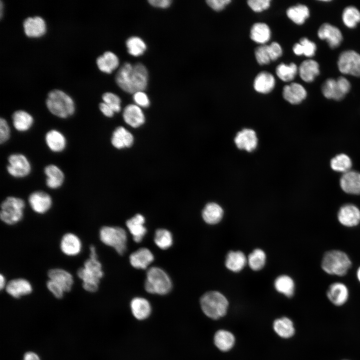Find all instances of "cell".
<instances>
[{
    "label": "cell",
    "instance_id": "obj_6",
    "mask_svg": "<svg viewBox=\"0 0 360 360\" xmlns=\"http://www.w3.org/2000/svg\"><path fill=\"white\" fill-rule=\"evenodd\" d=\"M200 304L203 312L207 316L216 320L226 314L228 303L221 293L210 291L202 296Z\"/></svg>",
    "mask_w": 360,
    "mask_h": 360
},
{
    "label": "cell",
    "instance_id": "obj_49",
    "mask_svg": "<svg viewBox=\"0 0 360 360\" xmlns=\"http://www.w3.org/2000/svg\"><path fill=\"white\" fill-rule=\"evenodd\" d=\"M254 54L257 62L260 65L268 64L271 61L268 45L262 44L257 47Z\"/></svg>",
    "mask_w": 360,
    "mask_h": 360
},
{
    "label": "cell",
    "instance_id": "obj_13",
    "mask_svg": "<svg viewBox=\"0 0 360 360\" xmlns=\"http://www.w3.org/2000/svg\"><path fill=\"white\" fill-rule=\"evenodd\" d=\"M318 37L328 42L331 48L339 46L342 41V34L336 26L329 23H324L318 30Z\"/></svg>",
    "mask_w": 360,
    "mask_h": 360
},
{
    "label": "cell",
    "instance_id": "obj_35",
    "mask_svg": "<svg viewBox=\"0 0 360 360\" xmlns=\"http://www.w3.org/2000/svg\"><path fill=\"white\" fill-rule=\"evenodd\" d=\"M270 28L265 23H255L250 29V38L258 44H264L267 42L270 39Z\"/></svg>",
    "mask_w": 360,
    "mask_h": 360
},
{
    "label": "cell",
    "instance_id": "obj_30",
    "mask_svg": "<svg viewBox=\"0 0 360 360\" xmlns=\"http://www.w3.org/2000/svg\"><path fill=\"white\" fill-rule=\"evenodd\" d=\"M275 86V79L270 72L263 71L260 72L254 82V89L258 92L268 94L270 92Z\"/></svg>",
    "mask_w": 360,
    "mask_h": 360
},
{
    "label": "cell",
    "instance_id": "obj_25",
    "mask_svg": "<svg viewBox=\"0 0 360 360\" xmlns=\"http://www.w3.org/2000/svg\"><path fill=\"white\" fill-rule=\"evenodd\" d=\"M48 276L63 288L65 292H69L74 284L72 276L68 271L60 268H54L48 270Z\"/></svg>",
    "mask_w": 360,
    "mask_h": 360
},
{
    "label": "cell",
    "instance_id": "obj_3",
    "mask_svg": "<svg viewBox=\"0 0 360 360\" xmlns=\"http://www.w3.org/2000/svg\"><path fill=\"white\" fill-rule=\"evenodd\" d=\"M46 106L54 115L66 118L72 116L75 112L74 103L72 99L66 93L59 90L50 91L46 100Z\"/></svg>",
    "mask_w": 360,
    "mask_h": 360
},
{
    "label": "cell",
    "instance_id": "obj_12",
    "mask_svg": "<svg viewBox=\"0 0 360 360\" xmlns=\"http://www.w3.org/2000/svg\"><path fill=\"white\" fill-rule=\"evenodd\" d=\"M340 223L346 227H354L360 222V210L356 205L347 204L342 206L338 212Z\"/></svg>",
    "mask_w": 360,
    "mask_h": 360
},
{
    "label": "cell",
    "instance_id": "obj_27",
    "mask_svg": "<svg viewBox=\"0 0 360 360\" xmlns=\"http://www.w3.org/2000/svg\"><path fill=\"white\" fill-rule=\"evenodd\" d=\"M130 308L134 316L138 320L146 319L152 312L150 302L142 297H135L132 298L130 303Z\"/></svg>",
    "mask_w": 360,
    "mask_h": 360
},
{
    "label": "cell",
    "instance_id": "obj_31",
    "mask_svg": "<svg viewBox=\"0 0 360 360\" xmlns=\"http://www.w3.org/2000/svg\"><path fill=\"white\" fill-rule=\"evenodd\" d=\"M298 71L304 81L310 82L320 74V66L316 60H306L300 64Z\"/></svg>",
    "mask_w": 360,
    "mask_h": 360
},
{
    "label": "cell",
    "instance_id": "obj_61",
    "mask_svg": "<svg viewBox=\"0 0 360 360\" xmlns=\"http://www.w3.org/2000/svg\"><path fill=\"white\" fill-rule=\"evenodd\" d=\"M2 8H3V4L2 1H0V18L2 17Z\"/></svg>",
    "mask_w": 360,
    "mask_h": 360
},
{
    "label": "cell",
    "instance_id": "obj_38",
    "mask_svg": "<svg viewBox=\"0 0 360 360\" xmlns=\"http://www.w3.org/2000/svg\"><path fill=\"white\" fill-rule=\"evenodd\" d=\"M273 326L276 332L283 338H290L295 332L292 322L286 317L276 320Z\"/></svg>",
    "mask_w": 360,
    "mask_h": 360
},
{
    "label": "cell",
    "instance_id": "obj_9",
    "mask_svg": "<svg viewBox=\"0 0 360 360\" xmlns=\"http://www.w3.org/2000/svg\"><path fill=\"white\" fill-rule=\"evenodd\" d=\"M350 83L344 76H340L336 79L329 78L322 84V92L324 97L336 100H342L350 92Z\"/></svg>",
    "mask_w": 360,
    "mask_h": 360
},
{
    "label": "cell",
    "instance_id": "obj_62",
    "mask_svg": "<svg viewBox=\"0 0 360 360\" xmlns=\"http://www.w3.org/2000/svg\"></svg>",
    "mask_w": 360,
    "mask_h": 360
},
{
    "label": "cell",
    "instance_id": "obj_17",
    "mask_svg": "<svg viewBox=\"0 0 360 360\" xmlns=\"http://www.w3.org/2000/svg\"><path fill=\"white\" fill-rule=\"evenodd\" d=\"M340 186L345 192L351 194H360V173L350 170L344 173L340 180Z\"/></svg>",
    "mask_w": 360,
    "mask_h": 360
},
{
    "label": "cell",
    "instance_id": "obj_15",
    "mask_svg": "<svg viewBox=\"0 0 360 360\" xmlns=\"http://www.w3.org/2000/svg\"><path fill=\"white\" fill-rule=\"evenodd\" d=\"M328 300L336 306H342L348 300V289L346 286L340 282L332 284L326 292Z\"/></svg>",
    "mask_w": 360,
    "mask_h": 360
},
{
    "label": "cell",
    "instance_id": "obj_52",
    "mask_svg": "<svg viewBox=\"0 0 360 360\" xmlns=\"http://www.w3.org/2000/svg\"><path fill=\"white\" fill-rule=\"evenodd\" d=\"M133 98L136 104L140 107L148 108L150 106V100L144 91H139L134 94Z\"/></svg>",
    "mask_w": 360,
    "mask_h": 360
},
{
    "label": "cell",
    "instance_id": "obj_23",
    "mask_svg": "<svg viewBox=\"0 0 360 360\" xmlns=\"http://www.w3.org/2000/svg\"><path fill=\"white\" fill-rule=\"evenodd\" d=\"M284 98L292 104L300 103L306 97L307 92L304 88L300 84L292 82L283 88Z\"/></svg>",
    "mask_w": 360,
    "mask_h": 360
},
{
    "label": "cell",
    "instance_id": "obj_40",
    "mask_svg": "<svg viewBox=\"0 0 360 360\" xmlns=\"http://www.w3.org/2000/svg\"><path fill=\"white\" fill-rule=\"evenodd\" d=\"M294 52L297 56L304 55L307 57L313 56L316 50V46L314 42L306 38H302L299 42L293 46Z\"/></svg>",
    "mask_w": 360,
    "mask_h": 360
},
{
    "label": "cell",
    "instance_id": "obj_11",
    "mask_svg": "<svg viewBox=\"0 0 360 360\" xmlns=\"http://www.w3.org/2000/svg\"><path fill=\"white\" fill-rule=\"evenodd\" d=\"M8 163L7 172L14 178H24L31 172L32 166L29 160L22 154H12L9 156Z\"/></svg>",
    "mask_w": 360,
    "mask_h": 360
},
{
    "label": "cell",
    "instance_id": "obj_58",
    "mask_svg": "<svg viewBox=\"0 0 360 360\" xmlns=\"http://www.w3.org/2000/svg\"><path fill=\"white\" fill-rule=\"evenodd\" d=\"M23 360H40L38 355L33 352H28L24 356Z\"/></svg>",
    "mask_w": 360,
    "mask_h": 360
},
{
    "label": "cell",
    "instance_id": "obj_16",
    "mask_svg": "<svg viewBox=\"0 0 360 360\" xmlns=\"http://www.w3.org/2000/svg\"><path fill=\"white\" fill-rule=\"evenodd\" d=\"M5 289L9 295L15 298L28 295L32 291L31 284L24 278L11 280L6 284Z\"/></svg>",
    "mask_w": 360,
    "mask_h": 360
},
{
    "label": "cell",
    "instance_id": "obj_5",
    "mask_svg": "<svg viewBox=\"0 0 360 360\" xmlns=\"http://www.w3.org/2000/svg\"><path fill=\"white\" fill-rule=\"evenodd\" d=\"M172 287V280L163 269L157 266L148 269L144 282V288L148 292L164 295L171 291Z\"/></svg>",
    "mask_w": 360,
    "mask_h": 360
},
{
    "label": "cell",
    "instance_id": "obj_51",
    "mask_svg": "<svg viewBox=\"0 0 360 360\" xmlns=\"http://www.w3.org/2000/svg\"><path fill=\"white\" fill-rule=\"evenodd\" d=\"M10 136V127L4 118L0 119V143L2 144L6 142Z\"/></svg>",
    "mask_w": 360,
    "mask_h": 360
},
{
    "label": "cell",
    "instance_id": "obj_44",
    "mask_svg": "<svg viewBox=\"0 0 360 360\" xmlns=\"http://www.w3.org/2000/svg\"><path fill=\"white\" fill-rule=\"evenodd\" d=\"M276 74L282 81L288 82L294 79L298 72L296 65L293 62L287 65L284 63L280 64L276 69Z\"/></svg>",
    "mask_w": 360,
    "mask_h": 360
},
{
    "label": "cell",
    "instance_id": "obj_54",
    "mask_svg": "<svg viewBox=\"0 0 360 360\" xmlns=\"http://www.w3.org/2000/svg\"><path fill=\"white\" fill-rule=\"evenodd\" d=\"M268 49L271 61L276 60L282 55V48L278 42H272L268 45Z\"/></svg>",
    "mask_w": 360,
    "mask_h": 360
},
{
    "label": "cell",
    "instance_id": "obj_20",
    "mask_svg": "<svg viewBox=\"0 0 360 360\" xmlns=\"http://www.w3.org/2000/svg\"><path fill=\"white\" fill-rule=\"evenodd\" d=\"M61 251L68 256H76L82 250V242L80 238L74 234L68 232L64 234L60 242Z\"/></svg>",
    "mask_w": 360,
    "mask_h": 360
},
{
    "label": "cell",
    "instance_id": "obj_41",
    "mask_svg": "<svg viewBox=\"0 0 360 360\" xmlns=\"http://www.w3.org/2000/svg\"><path fill=\"white\" fill-rule=\"evenodd\" d=\"M274 286L279 292L288 297L293 296L294 292V283L289 276L283 275L278 276L275 280Z\"/></svg>",
    "mask_w": 360,
    "mask_h": 360
},
{
    "label": "cell",
    "instance_id": "obj_37",
    "mask_svg": "<svg viewBox=\"0 0 360 360\" xmlns=\"http://www.w3.org/2000/svg\"><path fill=\"white\" fill-rule=\"evenodd\" d=\"M246 259L243 252L240 251L230 252L226 260V268L234 272H238L245 266Z\"/></svg>",
    "mask_w": 360,
    "mask_h": 360
},
{
    "label": "cell",
    "instance_id": "obj_22",
    "mask_svg": "<svg viewBox=\"0 0 360 360\" xmlns=\"http://www.w3.org/2000/svg\"><path fill=\"white\" fill-rule=\"evenodd\" d=\"M25 34L30 38H38L46 32V24L44 20L38 16L28 17L23 24Z\"/></svg>",
    "mask_w": 360,
    "mask_h": 360
},
{
    "label": "cell",
    "instance_id": "obj_48",
    "mask_svg": "<svg viewBox=\"0 0 360 360\" xmlns=\"http://www.w3.org/2000/svg\"><path fill=\"white\" fill-rule=\"evenodd\" d=\"M104 102L107 104L114 112H118L121 110V100L116 94L107 92L104 93L102 96Z\"/></svg>",
    "mask_w": 360,
    "mask_h": 360
},
{
    "label": "cell",
    "instance_id": "obj_45",
    "mask_svg": "<svg viewBox=\"0 0 360 360\" xmlns=\"http://www.w3.org/2000/svg\"><path fill=\"white\" fill-rule=\"evenodd\" d=\"M154 242L162 250L168 249L172 244V235L166 229L158 228L155 232Z\"/></svg>",
    "mask_w": 360,
    "mask_h": 360
},
{
    "label": "cell",
    "instance_id": "obj_19",
    "mask_svg": "<svg viewBox=\"0 0 360 360\" xmlns=\"http://www.w3.org/2000/svg\"><path fill=\"white\" fill-rule=\"evenodd\" d=\"M234 142L239 149L250 152L256 149L258 144V138L254 130L244 128L236 134Z\"/></svg>",
    "mask_w": 360,
    "mask_h": 360
},
{
    "label": "cell",
    "instance_id": "obj_56",
    "mask_svg": "<svg viewBox=\"0 0 360 360\" xmlns=\"http://www.w3.org/2000/svg\"><path fill=\"white\" fill-rule=\"evenodd\" d=\"M148 2L153 6L165 8L169 7L172 2L170 0H149Z\"/></svg>",
    "mask_w": 360,
    "mask_h": 360
},
{
    "label": "cell",
    "instance_id": "obj_55",
    "mask_svg": "<svg viewBox=\"0 0 360 360\" xmlns=\"http://www.w3.org/2000/svg\"><path fill=\"white\" fill-rule=\"evenodd\" d=\"M208 6L216 11L223 10L230 2V0H208L206 1Z\"/></svg>",
    "mask_w": 360,
    "mask_h": 360
},
{
    "label": "cell",
    "instance_id": "obj_26",
    "mask_svg": "<svg viewBox=\"0 0 360 360\" xmlns=\"http://www.w3.org/2000/svg\"><path fill=\"white\" fill-rule=\"evenodd\" d=\"M44 173L46 176V184L51 189L60 188L64 180V174L62 170L57 166L50 164L44 168Z\"/></svg>",
    "mask_w": 360,
    "mask_h": 360
},
{
    "label": "cell",
    "instance_id": "obj_46",
    "mask_svg": "<svg viewBox=\"0 0 360 360\" xmlns=\"http://www.w3.org/2000/svg\"><path fill=\"white\" fill-rule=\"evenodd\" d=\"M126 46L128 52L134 56H138L144 54L146 49L144 42L138 36H132L126 42Z\"/></svg>",
    "mask_w": 360,
    "mask_h": 360
},
{
    "label": "cell",
    "instance_id": "obj_43",
    "mask_svg": "<svg viewBox=\"0 0 360 360\" xmlns=\"http://www.w3.org/2000/svg\"><path fill=\"white\" fill-rule=\"evenodd\" d=\"M342 20L348 28H354L360 22V11L354 6H348L342 12Z\"/></svg>",
    "mask_w": 360,
    "mask_h": 360
},
{
    "label": "cell",
    "instance_id": "obj_2",
    "mask_svg": "<svg viewBox=\"0 0 360 360\" xmlns=\"http://www.w3.org/2000/svg\"><path fill=\"white\" fill-rule=\"evenodd\" d=\"M90 258L84 261V266L79 268L76 274L82 280L83 288L88 292H95L98 289L100 280L104 276V272L94 245L90 246Z\"/></svg>",
    "mask_w": 360,
    "mask_h": 360
},
{
    "label": "cell",
    "instance_id": "obj_50",
    "mask_svg": "<svg viewBox=\"0 0 360 360\" xmlns=\"http://www.w3.org/2000/svg\"><path fill=\"white\" fill-rule=\"evenodd\" d=\"M270 0H250L248 6L256 12H260L268 9L270 6Z\"/></svg>",
    "mask_w": 360,
    "mask_h": 360
},
{
    "label": "cell",
    "instance_id": "obj_57",
    "mask_svg": "<svg viewBox=\"0 0 360 360\" xmlns=\"http://www.w3.org/2000/svg\"><path fill=\"white\" fill-rule=\"evenodd\" d=\"M99 108L101 112L106 116L111 118L113 116L114 112L107 104L102 102L100 104Z\"/></svg>",
    "mask_w": 360,
    "mask_h": 360
},
{
    "label": "cell",
    "instance_id": "obj_36",
    "mask_svg": "<svg viewBox=\"0 0 360 360\" xmlns=\"http://www.w3.org/2000/svg\"><path fill=\"white\" fill-rule=\"evenodd\" d=\"M234 337L231 332L223 330L217 331L214 336L216 346L224 352L231 349L234 345Z\"/></svg>",
    "mask_w": 360,
    "mask_h": 360
},
{
    "label": "cell",
    "instance_id": "obj_1",
    "mask_svg": "<svg viewBox=\"0 0 360 360\" xmlns=\"http://www.w3.org/2000/svg\"><path fill=\"white\" fill-rule=\"evenodd\" d=\"M116 81L124 91L134 94L146 89L148 72L146 67L141 63L132 65L129 62H125L118 70L116 76Z\"/></svg>",
    "mask_w": 360,
    "mask_h": 360
},
{
    "label": "cell",
    "instance_id": "obj_34",
    "mask_svg": "<svg viewBox=\"0 0 360 360\" xmlns=\"http://www.w3.org/2000/svg\"><path fill=\"white\" fill-rule=\"evenodd\" d=\"M224 214L222 207L215 202L207 204L202 211V217L208 224H214L219 222Z\"/></svg>",
    "mask_w": 360,
    "mask_h": 360
},
{
    "label": "cell",
    "instance_id": "obj_10",
    "mask_svg": "<svg viewBox=\"0 0 360 360\" xmlns=\"http://www.w3.org/2000/svg\"><path fill=\"white\" fill-rule=\"evenodd\" d=\"M338 67L343 74L360 77V54L353 50L342 52L338 58Z\"/></svg>",
    "mask_w": 360,
    "mask_h": 360
},
{
    "label": "cell",
    "instance_id": "obj_53",
    "mask_svg": "<svg viewBox=\"0 0 360 360\" xmlns=\"http://www.w3.org/2000/svg\"><path fill=\"white\" fill-rule=\"evenodd\" d=\"M48 289L57 298H61L63 297L65 292L62 286L55 282L48 280L46 283Z\"/></svg>",
    "mask_w": 360,
    "mask_h": 360
},
{
    "label": "cell",
    "instance_id": "obj_42",
    "mask_svg": "<svg viewBox=\"0 0 360 360\" xmlns=\"http://www.w3.org/2000/svg\"><path fill=\"white\" fill-rule=\"evenodd\" d=\"M330 166L334 170L344 174L351 170L352 162L348 156L340 154L331 160Z\"/></svg>",
    "mask_w": 360,
    "mask_h": 360
},
{
    "label": "cell",
    "instance_id": "obj_14",
    "mask_svg": "<svg viewBox=\"0 0 360 360\" xmlns=\"http://www.w3.org/2000/svg\"><path fill=\"white\" fill-rule=\"evenodd\" d=\"M28 202L31 208L38 214H44L48 212L52 204L50 196L42 190L32 192L28 196Z\"/></svg>",
    "mask_w": 360,
    "mask_h": 360
},
{
    "label": "cell",
    "instance_id": "obj_33",
    "mask_svg": "<svg viewBox=\"0 0 360 360\" xmlns=\"http://www.w3.org/2000/svg\"><path fill=\"white\" fill-rule=\"evenodd\" d=\"M97 66L100 70L106 74H110L119 66V59L112 52H106L96 60Z\"/></svg>",
    "mask_w": 360,
    "mask_h": 360
},
{
    "label": "cell",
    "instance_id": "obj_21",
    "mask_svg": "<svg viewBox=\"0 0 360 360\" xmlns=\"http://www.w3.org/2000/svg\"><path fill=\"white\" fill-rule=\"evenodd\" d=\"M129 260L132 267L145 270L154 261V256L148 248H142L132 253Z\"/></svg>",
    "mask_w": 360,
    "mask_h": 360
},
{
    "label": "cell",
    "instance_id": "obj_24",
    "mask_svg": "<svg viewBox=\"0 0 360 360\" xmlns=\"http://www.w3.org/2000/svg\"><path fill=\"white\" fill-rule=\"evenodd\" d=\"M124 122L130 126L136 128L145 122V116L140 107L130 104L126 106L122 114Z\"/></svg>",
    "mask_w": 360,
    "mask_h": 360
},
{
    "label": "cell",
    "instance_id": "obj_47",
    "mask_svg": "<svg viewBox=\"0 0 360 360\" xmlns=\"http://www.w3.org/2000/svg\"><path fill=\"white\" fill-rule=\"evenodd\" d=\"M266 262V254L260 249L254 250L248 257V263L250 268L254 270L262 269Z\"/></svg>",
    "mask_w": 360,
    "mask_h": 360
},
{
    "label": "cell",
    "instance_id": "obj_18",
    "mask_svg": "<svg viewBox=\"0 0 360 360\" xmlns=\"http://www.w3.org/2000/svg\"><path fill=\"white\" fill-rule=\"evenodd\" d=\"M145 221L144 217L138 214L126 222V226L136 242H141L147 232Z\"/></svg>",
    "mask_w": 360,
    "mask_h": 360
},
{
    "label": "cell",
    "instance_id": "obj_8",
    "mask_svg": "<svg viewBox=\"0 0 360 360\" xmlns=\"http://www.w3.org/2000/svg\"><path fill=\"white\" fill-rule=\"evenodd\" d=\"M25 202L21 198L10 196L1 203L0 218L2 222L8 225L19 222L24 217Z\"/></svg>",
    "mask_w": 360,
    "mask_h": 360
},
{
    "label": "cell",
    "instance_id": "obj_29",
    "mask_svg": "<svg viewBox=\"0 0 360 360\" xmlns=\"http://www.w3.org/2000/svg\"><path fill=\"white\" fill-rule=\"evenodd\" d=\"M134 140L132 134L123 126H118L114 131L111 139L112 146L118 149L128 148Z\"/></svg>",
    "mask_w": 360,
    "mask_h": 360
},
{
    "label": "cell",
    "instance_id": "obj_32",
    "mask_svg": "<svg viewBox=\"0 0 360 360\" xmlns=\"http://www.w3.org/2000/svg\"><path fill=\"white\" fill-rule=\"evenodd\" d=\"M12 120L14 128L20 132L28 130L34 122L32 116L23 110L14 112L12 115Z\"/></svg>",
    "mask_w": 360,
    "mask_h": 360
},
{
    "label": "cell",
    "instance_id": "obj_39",
    "mask_svg": "<svg viewBox=\"0 0 360 360\" xmlns=\"http://www.w3.org/2000/svg\"><path fill=\"white\" fill-rule=\"evenodd\" d=\"M288 17L297 24H303L310 16L308 8L305 5L298 4L288 8Z\"/></svg>",
    "mask_w": 360,
    "mask_h": 360
},
{
    "label": "cell",
    "instance_id": "obj_59",
    "mask_svg": "<svg viewBox=\"0 0 360 360\" xmlns=\"http://www.w3.org/2000/svg\"><path fill=\"white\" fill-rule=\"evenodd\" d=\"M6 285V282L5 277L4 275H2V274H0V290H2L4 288H5Z\"/></svg>",
    "mask_w": 360,
    "mask_h": 360
},
{
    "label": "cell",
    "instance_id": "obj_7",
    "mask_svg": "<svg viewBox=\"0 0 360 360\" xmlns=\"http://www.w3.org/2000/svg\"><path fill=\"white\" fill-rule=\"evenodd\" d=\"M100 240L104 244L112 247L120 255L123 254L127 248V234L122 228L104 226L100 230Z\"/></svg>",
    "mask_w": 360,
    "mask_h": 360
},
{
    "label": "cell",
    "instance_id": "obj_4",
    "mask_svg": "<svg viewBox=\"0 0 360 360\" xmlns=\"http://www.w3.org/2000/svg\"><path fill=\"white\" fill-rule=\"evenodd\" d=\"M352 266L348 255L340 250H331L324 254L321 263L322 269L330 275L344 276Z\"/></svg>",
    "mask_w": 360,
    "mask_h": 360
},
{
    "label": "cell",
    "instance_id": "obj_28",
    "mask_svg": "<svg viewBox=\"0 0 360 360\" xmlns=\"http://www.w3.org/2000/svg\"><path fill=\"white\" fill-rule=\"evenodd\" d=\"M45 142L48 148L54 152H62L66 146L64 136L56 130H51L45 135Z\"/></svg>",
    "mask_w": 360,
    "mask_h": 360
},
{
    "label": "cell",
    "instance_id": "obj_60",
    "mask_svg": "<svg viewBox=\"0 0 360 360\" xmlns=\"http://www.w3.org/2000/svg\"><path fill=\"white\" fill-rule=\"evenodd\" d=\"M356 277L358 280L360 282V266L358 268L356 271Z\"/></svg>",
    "mask_w": 360,
    "mask_h": 360
}]
</instances>
